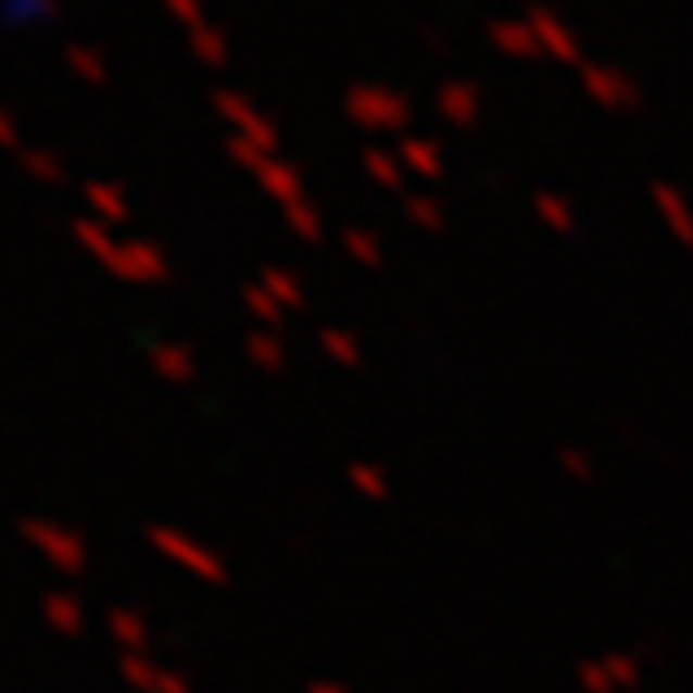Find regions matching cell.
Wrapping results in <instances>:
<instances>
[{
	"instance_id": "6da1fadb",
	"label": "cell",
	"mask_w": 693,
	"mask_h": 693,
	"mask_svg": "<svg viewBox=\"0 0 693 693\" xmlns=\"http://www.w3.org/2000/svg\"><path fill=\"white\" fill-rule=\"evenodd\" d=\"M22 534H26L29 543H34L54 568H63V572H80L84 568V539L76 531H67V527H59V522H47V518H26V522H22Z\"/></svg>"
},
{
	"instance_id": "7a4b0ae2",
	"label": "cell",
	"mask_w": 693,
	"mask_h": 693,
	"mask_svg": "<svg viewBox=\"0 0 693 693\" xmlns=\"http://www.w3.org/2000/svg\"><path fill=\"white\" fill-rule=\"evenodd\" d=\"M113 272L126 276V280H160L167 264H163V255L151 242H130V247H122V260H117Z\"/></svg>"
},
{
	"instance_id": "3957f363",
	"label": "cell",
	"mask_w": 693,
	"mask_h": 693,
	"mask_svg": "<svg viewBox=\"0 0 693 693\" xmlns=\"http://www.w3.org/2000/svg\"><path fill=\"white\" fill-rule=\"evenodd\" d=\"M42 618L51 622L59 635H76L84 627L80 602H76L72 593H47V597H42Z\"/></svg>"
},
{
	"instance_id": "277c9868",
	"label": "cell",
	"mask_w": 693,
	"mask_h": 693,
	"mask_svg": "<svg viewBox=\"0 0 693 693\" xmlns=\"http://www.w3.org/2000/svg\"><path fill=\"white\" fill-rule=\"evenodd\" d=\"M351 105H368L364 109V117H376V122H398L401 113H405V101L393 97V92H380V88H360V92H351Z\"/></svg>"
},
{
	"instance_id": "5b68a950",
	"label": "cell",
	"mask_w": 693,
	"mask_h": 693,
	"mask_svg": "<svg viewBox=\"0 0 693 693\" xmlns=\"http://www.w3.org/2000/svg\"><path fill=\"white\" fill-rule=\"evenodd\" d=\"M76 239H80L84 247L92 251V255H101L109 267H117V260H122V247H113V242H109V235L101 230V226H97V222H84V217H80V222H76Z\"/></svg>"
},
{
	"instance_id": "8992f818",
	"label": "cell",
	"mask_w": 693,
	"mask_h": 693,
	"mask_svg": "<svg viewBox=\"0 0 693 693\" xmlns=\"http://www.w3.org/2000/svg\"><path fill=\"white\" fill-rule=\"evenodd\" d=\"M151 539L160 543L163 552H172V556H180V560L188 564H197V568H210V572H217V564L214 560H205L197 547H188V539H180L176 531H151Z\"/></svg>"
},
{
	"instance_id": "52a82bcc",
	"label": "cell",
	"mask_w": 693,
	"mask_h": 693,
	"mask_svg": "<svg viewBox=\"0 0 693 693\" xmlns=\"http://www.w3.org/2000/svg\"><path fill=\"white\" fill-rule=\"evenodd\" d=\"M84 197H88V205L97 210L101 217H122L126 214V201H122V192L113 185H88L84 188Z\"/></svg>"
},
{
	"instance_id": "ba28073f",
	"label": "cell",
	"mask_w": 693,
	"mask_h": 693,
	"mask_svg": "<svg viewBox=\"0 0 693 693\" xmlns=\"http://www.w3.org/2000/svg\"><path fill=\"white\" fill-rule=\"evenodd\" d=\"M109 627H113V635H117V643H126V647H130V656H138V647H142V640H147L142 622H138V618H134L130 610H113V618H109Z\"/></svg>"
},
{
	"instance_id": "9c48e42d",
	"label": "cell",
	"mask_w": 693,
	"mask_h": 693,
	"mask_svg": "<svg viewBox=\"0 0 693 693\" xmlns=\"http://www.w3.org/2000/svg\"><path fill=\"white\" fill-rule=\"evenodd\" d=\"M122 672H126V681H130V685H142V690H160V672L147 665L142 656H126V660H122Z\"/></svg>"
},
{
	"instance_id": "30bf717a",
	"label": "cell",
	"mask_w": 693,
	"mask_h": 693,
	"mask_svg": "<svg viewBox=\"0 0 693 693\" xmlns=\"http://www.w3.org/2000/svg\"><path fill=\"white\" fill-rule=\"evenodd\" d=\"M493 38H497L502 47H509V51H531L534 47V29L509 26V22H497V26H493Z\"/></svg>"
},
{
	"instance_id": "8fae6325",
	"label": "cell",
	"mask_w": 693,
	"mask_h": 693,
	"mask_svg": "<svg viewBox=\"0 0 693 693\" xmlns=\"http://www.w3.org/2000/svg\"><path fill=\"white\" fill-rule=\"evenodd\" d=\"M534 34H543L552 51H560V54H577V47L568 42V34H564V29L556 26V22L547 17V13H539V17H534Z\"/></svg>"
},
{
	"instance_id": "7c38bea8",
	"label": "cell",
	"mask_w": 693,
	"mask_h": 693,
	"mask_svg": "<svg viewBox=\"0 0 693 693\" xmlns=\"http://www.w3.org/2000/svg\"><path fill=\"white\" fill-rule=\"evenodd\" d=\"M38 13H51V0H4V9H0L4 22H26Z\"/></svg>"
},
{
	"instance_id": "4fadbf2b",
	"label": "cell",
	"mask_w": 693,
	"mask_h": 693,
	"mask_svg": "<svg viewBox=\"0 0 693 693\" xmlns=\"http://www.w3.org/2000/svg\"><path fill=\"white\" fill-rule=\"evenodd\" d=\"M22 160H26L29 172H34V176H42V180H59V176H63V167H59V160H54L51 151H38V147H29Z\"/></svg>"
},
{
	"instance_id": "5bb4252c",
	"label": "cell",
	"mask_w": 693,
	"mask_h": 693,
	"mask_svg": "<svg viewBox=\"0 0 693 693\" xmlns=\"http://www.w3.org/2000/svg\"><path fill=\"white\" fill-rule=\"evenodd\" d=\"M192 47L205 54V59H214V63L222 59V54H226V47H222V34H217V29H210V26H201V22L192 26Z\"/></svg>"
},
{
	"instance_id": "9a60e30c",
	"label": "cell",
	"mask_w": 693,
	"mask_h": 693,
	"mask_svg": "<svg viewBox=\"0 0 693 693\" xmlns=\"http://www.w3.org/2000/svg\"><path fill=\"white\" fill-rule=\"evenodd\" d=\"M155 364H160L167 376H176V380L188 376V355L180 346H160V351H155Z\"/></svg>"
},
{
	"instance_id": "2e32d148",
	"label": "cell",
	"mask_w": 693,
	"mask_h": 693,
	"mask_svg": "<svg viewBox=\"0 0 693 693\" xmlns=\"http://www.w3.org/2000/svg\"><path fill=\"white\" fill-rule=\"evenodd\" d=\"M67 59H72V67H80L88 80H105V72H101V59L92 51H84V47H67Z\"/></svg>"
},
{
	"instance_id": "e0dca14e",
	"label": "cell",
	"mask_w": 693,
	"mask_h": 693,
	"mask_svg": "<svg viewBox=\"0 0 693 693\" xmlns=\"http://www.w3.org/2000/svg\"><path fill=\"white\" fill-rule=\"evenodd\" d=\"M167 4H172V9H176L185 22H192V26H197V9H201L197 0H167Z\"/></svg>"
},
{
	"instance_id": "ac0fdd59",
	"label": "cell",
	"mask_w": 693,
	"mask_h": 693,
	"mask_svg": "<svg viewBox=\"0 0 693 693\" xmlns=\"http://www.w3.org/2000/svg\"><path fill=\"white\" fill-rule=\"evenodd\" d=\"M160 693H188L180 677H160Z\"/></svg>"
},
{
	"instance_id": "d6986e66",
	"label": "cell",
	"mask_w": 693,
	"mask_h": 693,
	"mask_svg": "<svg viewBox=\"0 0 693 693\" xmlns=\"http://www.w3.org/2000/svg\"><path fill=\"white\" fill-rule=\"evenodd\" d=\"M0 142H13V126H9V117L0 113Z\"/></svg>"
}]
</instances>
